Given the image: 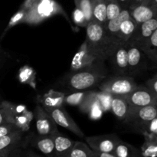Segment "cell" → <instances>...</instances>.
<instances>
[{"label":"cell","mask_w":157,"mask_h":157,"mask_svg":"<svg viewBox=\"0 0 157 157\" xmlns=\"http://www.w3.org/2000/svg\"><path fill=\"white\" fill-rule=\"evenodd\" d=\"M107 74L104 61H100L80 70L71 71L64 79V85L71 91L90 90L107 78Z\"/></svg>","instance_id":"1"},{"label":"cell","mask_w":157,"mask_h":157,"mask_svg":"<svg viewBox=\"0 0 157 157\" xmlns=\"http://www.w3.org/2000/svg\"><path fill=\"white\" fill-rule=\"evenodd\" d=\"M85 42L92 53L101 61L108 59L113 51L106 36L104 26L93 21L86 25Z\"/></svg>","instance_id":"2"},{"label":"cell","mask_w":157,"mask_h":157,"mask_svg":"<svg viewBox=\"0 0 157 157\" xmlns=\"http://www.w3.org/2000/svg\"><path fill=\"white\" fill-rule=\"evenodd\" d=\"M136 87L137 84L134 79L127 75H118L104 79L98 86L101 91L118 96H125Z\"/></svg>","instance_id":"3"},{"label":"cell","mask_w":157,"mask_h":157,"mask_svg":"<svg viewBox=\"0 0 157 157\" xmlns=\"http://www.w3.org/2000/svg\"><path fill=\"white\" fill-rule=\"evenodd\" d=\"M61 10L59 5L54 0H38L35 6L26 12L24 22H39L41 20L58 13Z\"/></svg>","instance_id":"4"},{"label":"cell","mask_w":157,"mask_h":157,"mask_svg":"<svg viewBox=\"0 0 157 157\" xmlns=\"http://www.w3.org/2000/svg\"><path fill=\"white\" fill-rule=\"evenodd\" d=\"M157 117V106L146 107H131L130 106L124 123L130 124L135 128L140 124H144Z\"/></svg>","instance_id":"5"},{"label":"cell","mask_w":157,"mask_h":157,"mask_svg":"<svg viewBox=\"0 0 157 157\" xmlns=\"http://www.w3.org/2000/svg\"><path fill=\"white\" fill-rule=\"evenodd\" d=\"M121 140V138L114 133L85 137L88 147L93 151L98 153H113L115 147Z\"/></svg>","instance_id":"6"},{"label":"cell","mask_w":157,"mask_h":157,"mask_svg":"<svg viewBox=\"0 0 157 157\" xmlns=\"http://www.w3.org/2000/svg\"><path fill=\"white\" fill-rule=\"evenodd\" d=\"M44 110L50 114L57 125L67 129V130L77 135L80 138L84 137V133L72 119L71 117L66 111L63 106L55 107V108H45Z\"/></svg>","instance_id":"7"},{"label":"cell","mask_w":157,"mask_h":157,"mask_svg":"<svg viewBox=\"0 0 157 157\" xmlns=\"http://www.w3.org/2000/svg\"><path fill=\"white\" fill-rule=\"evenodd\" d=\"M124 97L131 107L157 106V94L152 92L145 86L137 85L133 91Z\"/></svg>","instance_id":"8"},{"label":"cell","mask_w":157,"mask_h":157,"mask_svg":"<svg viewBox=\"0 0 157 157\" xmlns=\"http://www.w3.org/2000/svg\"><path fill=\"white\" fill-rule=\"evenodd\" d=\"M156 30H157V18L154 17L148 21L137 25L134 32L126 44L139 48Z\"/></svg>","instance_id":"9"},{"label":"cell","mask_w":157,"mask_h":157,"mask_svg":"<svg viewBox=\"0 0 157 157\" xmlns=\"http://www.w3.org/2000/svg\"><path fill=\"white\" fill-rule=\"evenodd\" d=\"M34 115L37 134L40 136H52V133L58 130L54 120L40 104H37L35 107Z\"/></svg>","instance_id":"10"},{"label":"cell","mask_w":157,"mask_h":157,"mask_svg":"<svg viewBox=\"0 0 157 157\" xmlns=\"http://www.w3.org/2000/svg\"><path fill=\"white\" fill-rule=\"evenodd\" d=\"M130 17V10L128 8H123L121 13L117 17L112 20H108L104 24V32H105L106 36L113 49L115 48L116 46L120 44L119 32L121 23Z\"/></svg>","instance_id":"11"},{"label":"cell","mask_w":157,"mask_h":157,"mask_svg":"<svg viewBox=\"0 0 157 157\" xmlns=\"http://www.w3.org/2000/svg\"><path fill=\"white\" fill-rule=\"evenodd\" d=\"M100 61H101V60L92 53L84 41L72 59L71 63V71L80 70Z\"/></svg>","instance_id":"12"},{"label":"cell","mask_w":157,"mask_h":157,"mask_svg":"<svg viewBox=\"0 0 157 157\" xmlns=\"http://www.w3.org/2000/svg\"><path fill=\"white\" fill-rule=\"evenodd\" d=\"M28 144L41 152L45 157H55V145L52 136L31 134L26 139Z\"/></svg>","instance_id":"13"},{"label":"cell","mask_w":157,"mask_h":157,"mask_svg":"<svg viewBox=\"0 0 157 157\" xmlns=\"http://www.w3.org/2000/svg\"><path fill=\"white\" fill-rule=\"evenodd\" d=\"M109 58L111 59L113 66L117 73L120 75H127L128 74L127 44H121L116 46Z\"/></svg>","instance_id":"14"},{"label":"cell","mask_w":157,"mask_h":157,"mask_svg":"<svg viewBox=\"0 0 157 157\" xmlns=\"http://www.w3.org/2000/svg\"><path fill=\"white\" fill-rule=\"evenodd\" d=\"M128 9L130 10V18L136 23V25L148 21L157 15L156 8H153L144 3L134 5Z\"/></svg>","instance_id":"15"},{"label":"cell","mask_w":157,"mask_h":157,"mask_svg":"<svg viewBox=\"0 0 157 157\" xmlns=\"http://www.w3.org/2000/svg\"><path fill=\"white\" fill-rule=\"evenodd\" d=\"M97 94L98 92L92 90L88 98L79 107L81 111L88 114L89 117L94 121L99 120L104 113V110L100 104Z\"/></svg>","instance_id":"16"},{"label":"cell","mask_w":157,"mask_h":157,"mask_svg":"<svg viewBox=\"0 0 157 157\" xmlns=\"http://www.w3.org/2000/svg\"><path fill=\"white\" fill-rule=\"evenodd\" d=\"M55 145V157H69L75 141L61 134L58 130L52 134Z\"/></svg>","instance_id":"17"},{"label":"cell","mask_w":157,"mask_h":157,"mask_svg":"<svg viewBox=\"0 0 157 157\" xmlns=\"http://www.w3.org/2000/svg\"><path fill=\"white\" fill-rule=\"evenodd\" d=\"M64 97L65 94L63 92L50 90L47 94L38 96L37 101L38 104H40L43 108H55L62 107L64 104Z\"/></svg>","instance_id":"18"},{"label":"cell","mask_w":157,"mask_h":157,"mask_svg":"<svg viewBox=\"0 0 157 157\" xmlns=\"http://www.w3.org/2000/svg\"><path fill=\"white\" fill-rule=\"evenodd\" d=\"M130 105L124 96L112 95L110 110L119 120L124 121L129 111Z\"/></svg>","instance_id":"19"},{"label":"cell","mask_w":157,"mask_h":157,"mask_svg":"<svg viewBox=\"0 0 157 157\" xmlns=\"http://www.w3.org/2000/svg\"><path fill=\"white\" fill-rule=\"evenodd\" d=\"M24 133L21 130H17L0 137V150H12L16 148L22 143Z\"/></svg>","instance_id":"20"},{"label":"cell","mask_w":157,"mask_h":157,"mask_svg":"<svg viewBox=\"0 0 157 157\" xmlns=\"http://www.w3.org/2000/svg\"><path fill=\"white\" fill-rule=\"evenodd\" d=\"M91 21L104 26L107 21L105 0H92Z\"/></svg>","instance_id":"21"},{"label":"cell","mask_w":157,"mask_h":157,"mask_svg":"<svg viewBox=\"0 0 157 157\" xmlns=\"http://www.w3.org/2000/svg\"><path fill=\"white\" fill-rule=\"evenodd\" d=\"M143 54L148 57L153 62L157 61V30L154 31L151 36L139 48Z\"/></svg>","instance_id":"22"},{"label":"cell","mask_w":157,"mask_h":157,"mask_svg":"<svg viewBox=\"0 0 157 157\" xmlns=\"http://www.w3.org/2000/svg\"><path fill=\"white\" fill-rule=\"evenodd\" d=\"M127 46V56H128V73L137 70L142 62L143 52L135 46Z\"/></svg>","instance_id":"23"},{"label":"cell","mask_w":157,"mask_h":157,"mask_svg":"<svg viewBox=\"0 0 157 157\" xmlns=\"http://www.w3.org/2000/svg\"><path fill=\"white\" fill-rule=\"evenodd\" d=\"M133 129L142 134L144 139H157V117L147 123L140 124Z\"/></svg>","instance_id":"24"},{"label":"cell","mask_w":157,"mask_h":157,"mask_svg":"<svg viewBox=\"0 0 157 157\" xmlns=\"http://www.w3.org/2000/svg\"><path fill=\"white\" fill-rule=\"evenodd\" d=\"M136 23L131 18H128L124 20L121 25L119 32V42L121 44H126L130 38L133 33L134 32L136 28Z\"/></svg>","instance_id":"25"},{"label":"cell","mask_w":157,"mask_h":157,"mask_svg":"<svg viewBox=\"0 0 157 157\" xmlns=\"http://www.w3.org/2000/svg\"><path fill=\"white\" fill-rule=\"evenodd\" d=\"M116 157H139V150L121 140L113 151Z\"/></svg>","instance_id":"26"},{"label":"cell","mask_w":157,"mask_h":157,"mask_svg":"<svg viewBox=\"0 0 157 157\" xmlns=\"http://www.w3.org/2000/svg\"><path fill=\"white\" fill-rule=\"evenodd\" d=\"M92 90H78V91H73V93L69 94H65L64 104L80 107L84 102V101L88 98Z\"/></svg>","instance_id":"27"},{"label":"cell","mask_w":157,"mask_h":157,"mask_svg":"<svg viewBox=\"0 0 157 157\" xmlns=\"http://www.w3.org/2000/svg\"><path fill=\"white\" fill-rule=\"evenodd\" d=\"M69 157H94V151L85 143L75 141Z\"/></svg>","instance_id":"28"},{"label":"cell","mask_w":157,"mask_h":157,"mask_svg":"<svg viewBox=\"0 0 157 157\" xmlns=\"http://www.w3.org/2000/svg\"><path fill=\"white\" fill-rule=\"evenodd\" d=\"M139 157H157V139H145L139 150Z\"/></svg>","instance_id":"29"},{"label":"cell","mask_w":157,"mask_h":157,"mask_svg":"<svg viewBox=\"0 0 157 157\" xmlns=\"http://www.w3.org/2000/svg\"><path fill=\"white\" fill-rule=\"evenodd\" d=\"M14 104L8 101L0 103V125L4 124H12L13 121Z\"/></svg>","instance_id":"30"},{"label":"cell","mask_w":157,"mask_h":157,"mask_svg":"<svg viewBox=\"0 0 157 157\" xmlns=\"http://www.w3.org/2000/svg\"><path fill=\"white\" fill-rule=\"evenodd\" d=\"M18 78L22 84H29L32 87H35V71L29 66L25 65L20 69Z\"/></svg>","instance_id":"31"},{"label":"cell","mask_w":157,"mask_h":157,"mask_svg":"<svg viewBox=\"0 0 157 157\" xmlns=\"http://www.w3.org/2000/svg\"><path fill=\"white\" fill-rule=\"evenodd\" d=\"M107 10V21L112 20L117 17L123 8L117 0H105Z\"/></svg>","instance_id":"32"},{"label":"cell","mask_w":157,"mask_h":157,"mask_svg":"<svg viewBox=\"0 0 157 157\" xmlns=\"http://www.w3.org/2000/svg\"><path fill=\"white\" fill-rule=\"evenodd\" d=\"M76 8L84 14L87 23L92 20V0H75Z\"/></svg>","instance_id":"33"},{"label":"cell","mask_w":157,"mask_h":157,"mask_svg":"<svg viewBox=\"0 0 157 157\" xmlns=\"http://www.w3.org/2000/svg\"><path fill=\"white\" fill-rule=\"evenodd\" d=\"M25 15H26L25 11H24V10H22V9H20L19 10H18V12H17L16 13H15V15H14L11 18L10 21H9V24H8V25L6 26V29H5L4 32H3L1 38H0V39H2V38L4 37V35L6 34V32H7L8 31L11 29V28H12L13 26L19 24V23L24 22Z\"/></svg>","instance_id":"34"},{"label":"cell","mask_w":157,"mask_h":157,"mask_svg":"<svg viewBox=\"0 0 157 157\" xmlns=\"http://www.w3.org/2000/svg\"><path fill=\"white\" fill-rule=\"evenodd\" d=\"M98 98L99 102L102 107L104 112L110 110V103H111L112 95L105 92L100 91L98 92Z\"/></svg>","instance_id":"35"},{"label":"cell","mask_w":157,"mask_h":157,"mask_svg":"<svg viewBox=\"0 0 157 157\" xmlns=\"http://www.w3.org/2000/svg\"><path fill=\"white\" fill-rule=\"evenodd\" d=\"M17 130H21L13 124H4L0 125V137L9 134L12 132L17 131Z\"/></svg>","instance_id":"36"},{"label":"cell","mask_w":157,"mask_h":157,"mask_svg":"<svg viewBox=\"0 0 157 157\" xmlns=\"http://www.w3.org/2000/svg\"><path fill=\"white\" fill-rule=\"evenodd\" d=\"M73 18L75 22L77 25L81 26H85L87 25V21L85 20V17H84L83 12L80 10L79 9L76 8L73 13Z\"/></svg>","instance_id":"37"},{"label":"cell","mask_w":157,"mask_h":157,"mask_svg":"<svg viewBox=\"0 0 157 157\" xmlns=\"http://www.w3.org/2000/svg\"><path fill=\"white\" fill-rule=\"evenodd\" d=\"M145 87L153 93L157 94V75H155L146 82Z\"/></svg>","instance_id":"38"},{"label":"cell","mask_w":157,"mask_h":157,"mask_svg":"<svg viewBox=\"0 0 157 157\" xmlns=\"http://www.w3.org/2000/svg\"><path fill=\"white\" fill-rule=\"evenodd\" d=\"M38 1V0H25L24 2L21 4L20 9L25 11V12H28L29 9H31L34 6H35V3Z\"/></svg>","instance_id":"39"},{"label":"cell","mask_w":157,"mask_h":157,"mask_svg":"<svg viewBox=\"0 0 157 157\" xmlns=\"http://www.w3.org/2000/svg\"><path fill=\"white\" fill-rule=\"evenodd\" d=\"M94 157H116L113 153H98L94 151Z\"/></svg>","instance_id":"40"},{"label":"cell","mask_w":157,"mask_h":157,"mask_svg":"<svg viewBox=\"0 0 157 157\" xmlns=\"http://www.w3.org/2000/svg\"><path fill=\"white\" fill-rule=\"evenodd\" d=\"M122 8H129L130 6V0H117Z\"/></svg>","instance_id":"41"},{"label":"cell","mask_w":157,"mask_h":157,"mask_svg":"<svg viewBox=\"0 0 157 157\" xmlns=\"http://www.w3.org/2000/svg\"><path fill=\"white\" fill-rule=\"evenodd\" d=\"M11 152H12V150H0V157H9Z\"/></svg>","instance_id":"42"},{"label":"cell","mask_w":157,"mask_h":157,"mask_svg":"<svg viewBox=\"0 0 157 157\" xmlns=\"http://www.w3.org/2000/svg\"><path fill=\"white\" fill-rule=\"evenodd\" d=\"M25 157H45V156H41V155L38 154V153H34V152L30 151L29 152V153H27V154H26V156Z\"/></svg>","instance_id":"43"},{"label":"cell","mask_w":157,"mask_h":157,"mask_svg":"<svg viewBox=\"0 0 157 157\" xmlns=\"http://www.w3.org/2000/svg\"><path fill=\"white\" fill-rule=\"evenodd\" d=\"M144 1V0H130V6H134V5H136V4H139V3L142 2Z\"/></svg>","instance_id":"44"},{"label":"cell","mask_w":157,"mask_h":157,"mask_svg":"<svg viewBox=\"0 0 157 157\" xmlns=\"http://www.w3.org/2000/svg\"><path fill=\"white\" fill-rule=\"evenodd\" d=\"M2 53V48H1V46H0V55H1Z\"/></svg>","instance_id":"45"}]
</instances>
